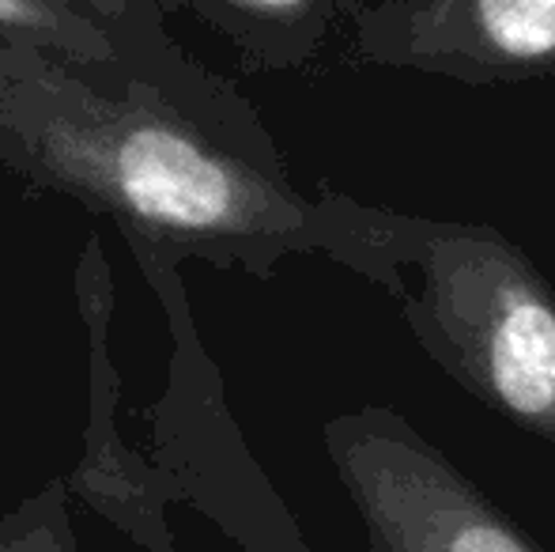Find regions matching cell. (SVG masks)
<instances>
[{"label":"cell","instance_id":"cell-1","mask_svg":"<svg viewBox=\"0 0 555 552\" xmlns=\"http://www.w3.org/2000/svg\"><path fill=\"white\" fill-rule=\"evenodd\" d=\"M23 114L35 118L0 121V133L20 140L23 167L159 243L254 277L314 251L318 205L292 185L276 144L238 99L185 114L83 91L53 111L23 103Z\"/></svg>","mask_w":555,"mask_h":552},{"label":"cell","instance_id":"cell-2","mask_svg":"<svg viewBox=\"0 0 555 552\" xmlns=\"http://www.w3.org/2000/svg\"><path fill=\"white\" fill-rule=\"evenodd\" d=\"M314 251L382 284L424 352L483 409L555 442V287L488 223L363 205L322 185Z\"/></svg>","mask_w":555,"mask_h":552},{"label":"cell","instance_id":"cell-3","mask_svg":"<svg viewBox=\"0 0 555 552\" xmlns=\"http://www.w3.org/2000/svg\"><path fill=\"white\" fill-rule=\"evenodd\" d=\"M371 552H544L409 416L366 406L322 432Z\"/></svg>","mask_w":555,"mask_h":552},{"label":"cell","instance_id":"cell-4","mask_svg":"<svg viewBox=\"0 0 555 552\" xmlns=\"http://www.w3.org/2000/svg\"><path fill=\"white\" fill-rule=\"evenodd\" d=\"M348 23L371 65L468 88L555 84V0H348Z\"/></svg>","mask_w":555,"mask_h":552},{"label":"cell","instance_id":"cell-5","mask_svg":"<svg viewBox=\"0 0 555 552\" xmlns=\"http://www.w3.org/2000/svg\"><path fill=\"white\" fill-rule=\"evenodd\" d=\"M205 20L231 35L257 65L295 68L322 53L348 20V0H190Z\"/></svg>","mask_w":555,"mask_h":552},{"label":"cell","instance_id":"cell-6","mask_svg":"<svg viewBox=\"0 0 555 552\" xmlns=\"http://www.w3.org/2000/svg\"><path fill=\"white\" fill-rule=\"evenodd\" d=\"M0 38L20 50H46L68 61L114 57L106 30L65 0H0Z\"/></svg>","mask_w":555,"mask_h":552},{"label":"cell","instance_id":"cell-7","mask_svg":"<svg viewBox=\"0 0 555 552\" xmlns=\"http://www.w3.org/2000/svg\"><path fill=\"white\" fill-rule=\"evenodd\" d=\"M0 552H83L61 480L0 515Z\"/></svg>","mask_w":555,"mask_h":552},{"label":"cell","instance_id":"cell-8","mask_svg":"<svg viewBox=\"0 0 555 552\" xmlns=\"http://www.w3.org/2000/svg\"><path fill=\"white\" fill-rule=\"evenodd\" d=\"M227 530L242 541L249 552H310L295 523L284 515L276 500H264L261 511H242L231 518Z\"/></svg>","mask_w":555,"mask_h":552},{"label":"cell","instance_id":"cell-9","mask_svg":"<svg viewBox=\"0 0 555 552\" xmlns=\"http://www.w3.org/2000/svg\"><path fill=\"white\" fill-rule=\"evenodd\" d=\"M68 8H76V12H83L88 8L91 15H95V23H114L121 20L125 12H129L132 0H65Z\"/></svg>","mask_w":555,"mask_h":552}]
</instances>
